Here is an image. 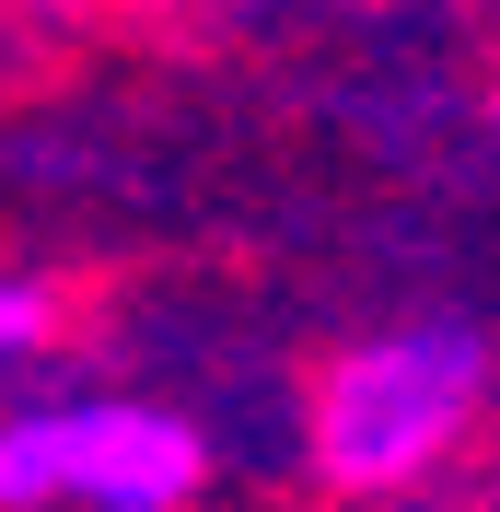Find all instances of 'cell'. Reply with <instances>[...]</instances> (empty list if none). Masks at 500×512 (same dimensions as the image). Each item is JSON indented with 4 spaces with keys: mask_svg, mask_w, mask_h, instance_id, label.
Wrapping results in <instances>:
<instances>
[{
    "mask_svg": "<svg viewBox=\"0 0 500 512\" xmlns=\"http://www.w3.org/2000/svg\"><path fill=\"white\" fill-rule=\"evenodd\" d=\"M489 396V338L477 326H384V338H349L326 373H314V478L326 489H407L431 478L454 431Z\"/></svg>",
    "mask_w": 500,
    "mask_h": 512,
    "instance_id": "cell-1",
    "label": "cell"
},
{
    "mask_svg": "<svg viewBox=\"0 0 500 512\" xmlns=\"http://www.w3.org/2000/svg\"><path fill=\"white\" fill-rule=\"evenodd\" d=\"M47 315H59V303H47L35 280H0V361H24L35 338H47Z\"/></svg>",
    "mask_w": 500,
    "mask_h": 512,
    "instance_id": "cell-3",
    "label": "cell"
},
{
    "mask_svg": "<svg viewBox=\"0 0 500 512\" xmlns=\"http://www.w3.org/2000/svg\"><path fill=\"white\" fill-rule=\"evenodd\" d=\"M210 489L198 419L140 408V396H70V408L0 419V512H187Z\"/></svg>",
    "mask_w": 500,
    "mask_h": 512,
    "instance_id": "cell-2",
    "label": "cell"
}]
</instances>
